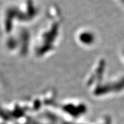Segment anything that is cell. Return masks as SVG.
<instances>
[{"mask_svg": "<svg viewBox=\"0 0 124 124\" xmlns=\"http://www.w3.org/2000/svg\"><path fill=\"white\" fill-rule=\"evenodd\" d=\"M79 41L84 45H92L94 41V35L88 31L81 32L79 35Z\"/></svg>", "mask_w": 124, "mask_h": 124, "instance_id": "1", "label": "cell"}]
</instances>
